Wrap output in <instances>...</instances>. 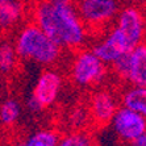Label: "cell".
Here are the masks:
<instances>
[{
  "label": "cell",
  "mask_w": 146,
  "mask_h": 146,
  "mask_svg": "<svg viewBox=\"0 0 146 146\" xmlns=\"http://www.w3.org/2000/svg\"><path fill=\"white\" fill-rule=\"evenodd\" d=\"M32 21L62 49L79 50L87 42L90 31L71 1L38 0L32 7Z\"/></svg>",
  "instance_id": "1"
},
{
  "label": "cell",
  "mask_w": 146,
  "mask_h": 146,
  "mask_svg": "<svg viewBox=\"0 0 146 146\" xmlns=\"http://www.w3.org/2000/svg\"><path fill=\"white\" fill-rule=\"evenodd\" d=\"M24 12V0H0V24L3 31L16 27Z\"/></svg>",
  "instance_id": "10"
},
{
  "label": "cell",
  "mask_w": 146,
  "mask_h": 146,
  "mask_svg": "<svg viewBox=\"0 0 146 146\" xmlns=\"http://www.w3.org/2000/svg\"><path fill=\"white\" fill-rule=\"evenodd\" d=\"M146 42V23L143 9L128 4L121 8L115 24L107 29L92 50L103 62L112 66L122 54Z\"/></svg>",
  "instance_id": "2"
},
{
  "label": "cell",
  "mask_w": 146,
  "mask_h": 146,
  "mask_svg": "<svg viewBox=\"0 0 146 146\" xmlns=\"http://www.w3.org/2000/svg\"><path fill=\"white\" fill-rule=\"evenodd\" d=\"M120 99H117L111 91L99 90L94 92L90 99V113L91 120L96 125H106L113 119L115 113L120 108Z\"/></svg>",
  "instance_id": "7"
},
{
  "label": "cell",
  "mask_w": 146,
  "mask_h": 146,
  "mask_svg": "<svg viewBox=\"0 0 146 146\" xmlns=\"http://www.w3.org/2000/svg\"><path fill=\"white\" fill-rule=\"evenodd\" d=\"M128 4L130 5H136L139 8H145L146 7V0H125Z\"/></svg>",
  "instance_id": "18"
},
{
  "label": "cell",
  "mask_w": 146,
  "mask_h": 146,
  "mask_svg": "<svg viewBox=\"0 0 146 146\" xmlns=\"http://www.w3.org/2000/svg\"><path fill=\"white\" fill-rule=\"evenodd\" d=\"M59 134L51 129H41L32 133L23 141L24 146H58Z\"/></svg>",
  "instance_id": "12"
},
{
  "label": "cell",
  "mask_w": 146,
  "mask_h": 146,
  "mask_svg": "<svg viewBox=\"0 0 146 146\" xmlns=\"http://www.w3.org/2000/svg\"><path fill=\"white\" fill-rule=\"evenodd\" d=\"M51 1H55V3H68L71 0H51Z\"/></svg>",
  "instance_id": "20"
},
{
  "label": "cell",
  "mask_w": 146,
  "mask_h": 146,
  "mask_svg": "<svg viewBox=\"0 0 146 146\" xmlns=\"http://www.w3.org/2000/svg\"><path fill=\"white\" fill-rule=\"evenodd\" d=\"M142 9H143V16H145V23H146V7L142 8Z\"/></svg>",
  "instance_id": "22"
},
{
  "label": "cell",
  "mask_w": 146,
  "mask_h": 146,
  "mask_svg": "<svg viewBox=\"0 0 146 146\" xmlns=\"http://www.w3.org/2000/svg\"><path fill=\"white\" fill-rule=\"evenodd\" d=\"M109 124L119 139L126 145L146 133L145 116L124 106H120Z\"/></svg>",
  "instance_id": "6"
},
{
  "label": "cell",
  "mask_w": 146,
  "mask_h": 146,
  "mask_svg": "<svg viewBox=\"0 0 146 146\" xmlns=\"http://www.w3.org/2000/svg\"><path fill=\"white\" fill-rule=\"evenodd\" d=\"M19 54L15 48V44L4 41L0 48V68L4 75H9L16 68Z\"/></svg>",
  "instance_id": "13"
},
{
  "label": "cell",
  "mask_w": 146,
  "mask_h": 146,
  "mask_svg": "<svg viewBox=\"0 0 146 146\" xmlns=\"http://www.w3.org/2000/svg\"><path fill=\"white\" fill-rule=\"evenodd\" d=\"M75 5L90 32L108 29L121 11L120 0H76Z\"/></svg>",
  "instance_id": "5"
},
{
  "label": "cell",
  "mask_w": 146,
  "mask_h": 146,
  "mask_svg": "<svg viewBox=\"0 0 146 146\" xmlns=\"http://www.w3.org/2000/svg\"><path fill=\"white\" fill-rule=\"evenodd\" d=\"M62 88V75L53 68H48L40 74L32 95L42 104L44 108L51 107L57 102Z\"/></svg>",
  "instance_id": "8"
},
{
  "label": "cell",
  "mask_w": 146,
  "mask_h": 146,
  "mask_svg": "<svg viewBox=\"0 0 146 146\" xmlns=\"http://www.w3.org/2000/svg\"><path fill=\"white\" fill-rule=\"evenodd\" d=\"M121 106L133 109L146 117V86L130 84L120 95Z\"/></svg>",
  "instance_id": "11"
},
{
  "label": "cell",
  "mask_w": 146,
  "mask_h": 146,
  "mask_svg": "<svg viewBox=\"0 0 146 146\" xmlns=\"http://www.w3.org/2000/svg\"><path fill=\"white\" fill-rule=\"evenodd\" d=\"M27 108L29 109L31 112L37 113V112H40V111H42L44 107H42V104H41V103L38 102L33 95H31L29 98H28V100H27Z\"/></svg>",
  "instance_id": "16"
},
{
  "label": "cell",
  "mask_w": 146,
  "mask_h": 146,
  "mask_svg": "<svg viewBox=\"0 0 146 146\" xmlns=\"http://www.w3.org/2000/svg\"><path fill=\"white\" fill-rule=\"evenodd\" d=\"M128 146H146V133L138 137L137 139H134L133 142L128 143Z\"/></svg>",
  "instance_id": "17"
},
{
  "label": "cell",
  "mask_w": 146,
  "mask_h": 146,
  "mask_svg": "<svg viewBox=\"0 0 146 146\" xmlns=\"http://www.w3.org/2000/svg\"><path fill=\"white\" fill-rule=\"evenodd\" d=\"M24 1H27V3H37V1H38V0H24Z\"/></svg>",
  "instance_id": "21"
},
{
  "label": "cell",
  "mask_w": 146,
  "mask_h": 146,
  "mask_svg": "<svg viewBox=\"0 0 146 146\" xmlns=\"http://www.w3.org/2000/svg\"><path fill=\"white\" fill-rule=\"evenodd\" d=\"M58 146H98L92 134L86 130H74L63 134L58 142Z\"/></svg>",
  "instance_id": "14"
},
{
  "label": "cell",
  "mask_w": 146,
  "mask_h": 146,
  "mask_svg": "<svg viewBox=\"0 0 146 146\" xmlns=\"http://www.w3.org/2000/svg\"><path fill=\"white\" fill-rule=\"evenodd\" d=\"M145 44H146V42H145Z\"/></svg>",
  "instance_id": "23"
},
{
  "label": "cell",
  "mask_w": 146,
  "mask_h": 146,
  "mask_svg": "<svg viewBox=\"0 0 146 146\" xmlns=\"http://www.w3.org/2000/svg\"><path fill=\"white\" fill-rule=\"evenodd\" d=\"M13 44L20 59L31 61L40 66L57 63L63 50L33 21L19 31Z\"/></svg>",
  "instance_id": "3"
},
{
  "label": "cell",
  "mask_w": 146,
  "mask_h": 146,
  "mask_svg": "<svg viewBox=\"0 0 146 146\" xmlns=\"http://www.w3.org/2000/svg\"><path fill=\"white\" fill-rule=\"evenodd\" d=\"M130 66L126 80L130 84L146 86V44H142L129 53Z\"/></svg>",
  "instance_id": "9"
},
{
  "label": "cell",
  "mask_w": 146,
  "mask_h": 146,
  "mask_svg": "<svg viewBox=\"0 0 146 146\" xmlns=\"http://www.w3.org/2000/svg\"><path fill=\"white\" fill-rule=\"evenodd\" d=\"M107 66L92 49H79L72 58L70 76L79 87L100 84L107 76Z\"/></svg>",
  "instance_id": "4"
},
{
  "label": "cell",
  "mask_w": 146,
  "mask_h": 146,
  "mask_svg": "<svg viewBox=\"0 0 146 146\" xmlns=\"http://www.w3.org/2000/svg\"><path fill=\"white\" fill-rule=\"evenodd\" d=\"M11 146H24V145H23V141H16V142H13Z\"/></svg>",
  "instance_id": "19"
},
{
  "label": "cell",
  "mask_w": 146,
  "mask_h": 146,
  "mask_svg": "<svg viewBox=\"0 0 146 146\" xmlns=\"http://www.w3.org/2000/svg\"><path fill=\"white\" fill-rule=\"evenodd\" d=\"M21 116V106L16 99H5L0 108V120L4 126L16 124Z\"/></svg>",
  "instance_id": "15"
}]
</instances>
